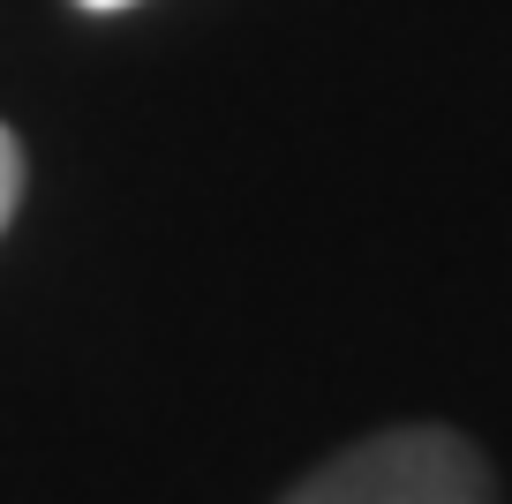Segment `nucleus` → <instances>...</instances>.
<instances>
[{
    "label": "nucleus",
    "instance_id": "f257e3e1",
    "mask_svg": "<svg viewBox=\"0 0 512 504\" xmlns=\"http://www.w3.org/2000/svg\"><path fill=\"white\" fill-rule=\"evenodd\" d=\"M279 504H497V474L475 437L445 422H400L317 459Z\"/></svg>",
    "mask_w": 512,
    "mask_h": 504
},
{
    "label": "nucleus",
    "instance_id": "f03ea898",
    "mask_svg": "<svg viewBox=\"0 0 512 504\" xmlns=\"http://www.w3.org/2000/svg\"><path fill=\"white\" fill-rule=\"evenodd\" d=\"M23 204V143L0 128V234H8V219H16Z\"/></svg>",
    "mask_w": 512,
    "mask_h": 504
},
{
    "label": "nucleus",
    "instance_id": "7ed1b4c3",
    "mask_svg": "<svg viewBox=\"0 0 512 504\" xmlns=\"http://www.w3.org/2000/svg\"><path fill=\"white\" fill-rule=\"evenodd\" d=\"M76 8H91V16H113V8H136V0H76Z\"/></svg>",
    "mask_w": 512,
    "mask_h": 504
}]
</instances>
